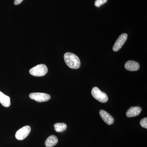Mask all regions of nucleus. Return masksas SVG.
I'll use <instances>...</instances> for the list:
<instances>
[{
  "label": "nucleus",
  "instance_id": "obj_15",
  "mask_svg": "<svg viewBox=\"0 0 147 147\" xmlns=\"http://www.w3.org/2000/svg\"><path fill=\"white\" fill-rule=\"evenodd\" d=\"M23 0H15L14 2V4L15 5H17L21 3Z\"/></svg>",
  "mask_w": 147,
  "mask_h": 147
},
{
  "label": "nucleus",
  "instance_id": "obj_5",
  "mask_svg": "<svg viewBox=\"0 0 147 147\" xmlns=\"http://www.w3.org/2000/svg\"><path fill=\"white\" fill-rule=\"evenodd\" d=\"M30 131L31 127L29 125L23 127L16 131L15 137L17 140H24L28 136Z\"/></svg>",
  "mask_w": 147,
  "mask_h": 147
},
{
  "label": "nucleus",
  "instance_id": "obj_8",
  "mask_svg": "<svg viewBox=\"0 0 147 147\" xmlns=\"http://www.w3.org/2000/svg\"><path fill=\"white\" fill-rule=\"evenodd\" d=\"M142 110V108L138 106L130 107L127 112L126 116L129 118L136 117L139 115Z\"/></svg>",
  "mask_w": 147,
  "mask_h": 147
},
{
  "label": "nucleus",
  "instance_id": "obj_6",
  "mask_svg": "<svg viewBox=\"0 0 147 147\" xmlns=\"http://www.w3.org/2000/svg\"><path fill=\"white\" fill-rule=\"evenodd\" d=\"M127 38V34L126 33L122 34L119 36L113 46V51L115 52L119 51L126 42Z\"/></svg>",
  "mask_w": 147,
  "mask_h": 147
},
{
  "label": "nucleus",
  "instance_id": "obj_13",
  "mask_svg": "<svg viewBox=\"0 0 147 147\" xmlns=\"http://www.w3.org/2000/svg\"><path fill=\"white\" fill-rule=\"evenodd\" d=\"M108 0H96L94 5L97 7H99L102 5L104 4L107 2Z\"/></svg>",
  "mask_w": 147,
  "mask_h": 147
},
{
  "label": "nucleus",
  "instance_id": "obj_2",
  "mask_svg": "<svg viewBox=\"0 0 147 147\" xmlns=\"http://www.w3.org/2000/svg\"><path fill=\"white\" fill-rule=\"evenodd\" d=\"M48 69L47 66L44 64H39L31 69L30 73L32 75L35 76H42L47 73Z\"/></svg>",
  "mask_w": 147,
  "mask_h": 147
},
{
  "label": "nucleus",
  "instance_id": "obj_10",
  "mask_svg": "<svg viewBox=\"0 0 147 147\" xmlns=\"http://www.w3.org/2000/svg\"><path fill=\"white\" fill-rule=\"evenodd\" d=\"M0 103L5 107H9L10 105V97L4 94L0 91Z\"/></svg>",
  "mask_w": 147,
  "mask_h": 147
},
{
  "label": "nucleus",
  "instance_id": "obj_3",
  "mask_svg": "<svg viewBox=\"0 0 147 147\" xmlns=\"http://www.w3.org/2000/svg\"><path fill=\"white\" fill-rule=\"evenodd\" d=\"M91 94L93 97L101 102H105L108 100V95L105 92L101 91L97 87H94L92 90Z\"/></svg>",
  "mask_w": 147,
  "mask_h": 147
},
{
  "label": "nucleus",
  "instance_id": "obj_14",
  "mask_svg": "<svg viewBox=\"0 0 147 147\" xmlns=\"http://www.w3.org/2000/svg\"><path fill=\"white\" fill-rule=\"evenodd\" d=\"M140 125L142 127L146 129L147 128V118L145 117L144 118L142 119L140 121Z\"/></svg>",
  "mask_w": 147,
  "mask_h": 147
},
{
  "label": "nucleus",
  "instance_id": "obj_11",
  "mask_svg": "<svg viewBox=\"0 0 147 147\" xmlns=\"http://www.w3.org/2000/svg\"><path fill=\"white\" fill-rule=\"evenodd\" d=\"M58 142V139L56 136L51 135L48 137L45 142V145L47 147H53L57 145Z\"/></svg>",
  "mask_w": 147,
  "mask_h": 147
},
{
  "label": "nucleus",
  "instance_id": "obj_9",
  "mask_svg": "<svg viewBox=\"0 0 147 147\" xmlns=\"http://www.w3.org/2000/svg\"><path fill=\"white\" fill-rule=\"evenodd\" d=\"M125 67L129 71H135L139 70L140 65L137 62L134 61H129L125 65Z\"/></svg>",
  "mask_w": 147,
  "mask_h": 147
},
{
  "label": "nucleus",
  "instance_id": "obj_4",
  "mask_svg": "<svg viewBox=\"0 0 147 147\" xmlns=\"http://www.w3.org/2000/svg\"><path fill=\"white\" fill-rule=\"evenodd\" d=\"M29 96L31 99L38 102H46L51 98L50 95L44 93H32L29 95Z\"/></svg>",
  "mask_w": 147,
  "mask_h": 147
},
{
  "label": "nucleus",
  "instance_id": "obj_12",
  "mask_svg": "<svg viewBox=\"0 0 147 147\" xmlns=\"http://www.w3.org/2000/svg\"><path fill=\"white\" fill-rule=\"evenodd\" d=\"M66 124L64 123H55L54 125V127L55 131L58 132H63L66 130L67 129Z\"/></svg>",
  "mask_w": 147,
  "mask_h": 147
},
{
  "label": "nucleus",
  "instance_id": "obj_1",
  "mask_svg": "<svg viewBox=\"0 0 147 147\" xmlns=\"http://www.w3.org/2000/svg\"><path fill=\"white\" fill-rule=\"evenodd\" d=\"M64 59L67 65L70 68L76 69L81 66L80 59L73 53H66L64 56Z\"/></svg>",
  "mask_w": 147,
  "mask_h": 147
},
{
  "label": "nucleus",
  "instance_id": "obj_7",
  "mask_svg": "<svg viewBox=\"0 0 147 147\" xmlns=\"http://www.w3.org/2000/svg\"><path fill=\"white\" fill-rule=\"evenodd\" d=\"M99 114L101 118L107 124L110 125L114 123V118L108 112L105 110H101L99 111Z\"/></svg>",
  "mask_w": 147,
  "mask_h": 147
}]
</instances>
